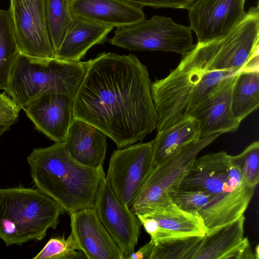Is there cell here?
Segmentation results:
<instances>
[{"instance_id": "31", "label": "cell", "mask_w": 259, "mask_h": 259, "mask_svg": "<svg viewBox=\"0 0 259 259\" xmlns=\"http://www.w3.org/2000/svg\"><path fill=\"white\" fill-rule=\"evenodd\" d=\"M11 125L9 124H0V137L10 129Z\"/></svg>"}, {"instance_id": "18", "label": "cell", "mask_w": 259, "mask_h": 259, "mask_svg": "<svg viewBox=\"0 0 259 259\" xmlns=\"http://www.w3.org/2000/svg\"><path fill=\"white\" fill-rule=\"evenodd\" d=\"M69 154L86 166L102 167L107 147L106 136L95 126L74 119L65 141Z\"/></svg>"}, {"instance_id": "7", "label": "cell", "mask_w": 259, "mask_h": 259, "mask_svg": "<svg viewBox=\"0 0 259 259\" xmlns=\"http://www.w3.org/2000/svg\"><path fill=\"white\" fill-rule=\"evenodd\" d=\"M190 26L171 18L154 15L138 22L117 27L109 40L114 46L134 51H162L185 54L194 46Z\"/></svg>"}, {"instance_id": "29", "label": "cell", "mask_w": 259, "mask_h": 259, "mask_svg": "<svg viewBox=\"0 0 259 259\" xmlns=\"http://www.w3.org/2000/svg\"><path fill=\"white\" fill-rule=\"evenodd\" d=\"M255 259L247 237L242 241L225 256V259Z\"/></svg>"}, {"instance_id": "32", "label": "cell", "mask_w": 259, "mask_h": 259, "mask_svg": "<svg viewBox=\"0 0 259 259\" xmlns=\"http://www.w3.org/2000/svg\"><path fill=\"white\" fill-rule=\"evenodd\" d=\"M253 253L255 259H259V245L258 244L255 247V249Z\"/></svg>"}, {"instance_id": "10", "label": "cell", "mask_w": 259, "mask_h": 259, "mask_svg": "<svg viewBox=\"0 0 259 259\" xmlns=\"http://www.w3.org/2000/svg\"><path fill=\"white\" fill-rule=\"evenodd\" d=\"M15 38L21 54L55 58L47 29L45 0H10Z\"/></svg>"}, {"instance_id": "23", "label": "cell", "mask_w": 259, "mask_h": 259, "mask_svg": "<svg viewBox=\"0 0 259 259\" xmlns=\"http://www.w3.org/2000/svg\"><path fill=\"white\" fill-rule=\"evenodd\" d=\"M20 53L10 11L0 9V90H5L12 67Z\"/></svg>"}, {"instance_id": "24", "label": "cell", "mask_w": 259, "mask_h": 259, "mask_svg": "<svg viewBox=\"0 0 259 259\" xmlns=\"http://www.w3.org/2000/svg\"><path fill=\"white\" fill-rule=\"evenodd\" d=\"M71 0H45L46 21L51 43L56 55L74 19Z\"/></svg>"}, {"instance_id": "30", "label": "cell", "mask_w": 259, "mask_h": 259, "mask_svg": "<svg viewBox=\"0 0 259 259\" xmlns=\"http://www.w3.org/2000/svg\"><path fill=\"white\" fill-rule=\"evenodd\" d=\"M153 246L154 243L150 241L137 251L132 253L127 259H150Z\"/></svg>"}, {"instance_id": "25", "label": "cell", "mask_w": 259, "mask_h": 259, "mask_svg": "<svg viewBox=\"0 0 259 259\" xmlns=\"http://www.w3.org/2000/svg\"><path fill=\"white\" fill-rule=\"evenodd\" d=\"M203 237L192 236L154 244L150 259H193Z\"/></svg>"}, {"instance_id": "6", "label": "cell", "mask_w": 259, "mask_h": 259, "mask_svg": "<svg viewBox=\"0 0 259 259\" xmlns=\"http://www.w3.org/2000/svg\"><path fill=\"white\" fill-rule=\"evenodd\" d=\"M63 208L38 189H0V239L7 246L42 240L55 229Z\"/></svg>"}, {"instance_id": "9", "label": "cell", "mask_w": 259, "mask_h": 259, "mask_svg": "<svg viewBox=\"0 0 259 259\" xmlns=\"http://www.w3.org/2000/svg\"><path fill=\"white\" fill-rule=\"evenodd\" d=\"M153 140L115 150L109 163L106 181L118 200L131 208L155 166Z\"/></svg>"}, {"instance_id": "13", "label": "cell", "mask_w": 259, "mask_h": 259, "mask_svg": "<svg viewBox=\"0 0 259 259\" xmlns=\"http://www.w3.org/2000/svg\"><path fill=\"white\" fill-rule=\"evenodd\" d=\"M154 244L207 233L202 219L185 211L174 202L155 206L137 214Z\"/></svg>"}, {"instance_id": "27", "label": "cell", "mask_w": 259, "mask_h": 259, "mask_svg": "<svg viewBox=\"0 0 259 259\" xmlns=\"http://www.w3.org/2000/svg\"><path fill=\"white\" fill-rule=\"evenodd\" d=\"M245 184L255 188L259 181V142L255 141L248 146L241 153L232 156Z\"/></svg>"}, {"instance_id": "21", "label": "cell", "mask_w": 259, "mask_h": 259, "mask_svg": "<svg viewBox=\"0 0 259 259\" xmlns=\"http://www.w3.org/2000/svg\"><path fill=\"white\" fill-rule=\"evenodd\" d=\"M244 215L205 234L193 259H225L244 238Z\"/></svg>"}, {"instance_id": "1", "label": "cell", "mask_w": 259, "mask_h": 259, "mask_svg": "<svg viewBox=\"0 0 259 259\" xmlns=\"http://www.w3.org/2000/svg\"><path fill=\"white\" fill-rule=\"evenodd\" d=\"M88 61L74 119L95 126L119 149L142 142L158 124L146 66L133 54L103 52Z\"/></svg>"}, {"instance_id": "17", "label": "cell", "mask_w": 259, "mask_h": 259, "mask_svg": "<svg viewBox=\"0 0 259 259\" xmlns=\"http://www.w3.org/2000/svg\"><path fill=\"white\" fill-rule=\"evenodd\" d=\"M70 10L74 19L113 28L145 18L142 9L117 0H71Z\"/></svg>"}, {"instance_id": "11", "label": "cell", "mask_w": 259, "mask_h": 259, "mask_svg": "<svg viewBox=\"0 0 259 259\" xmlns=\"http://www.w3.org/2000/svg\"><path fill=\"white\" fill-rule=\"evenodd\" d=\"M94 208L105 229L121 251L123 259L135 251L141 224L131 208L117 198L105 177L97 189Z\"/></svg>"}, {"instance_id": "16", "label": "cell", "mask_w": 259, "mask_h": 259, "mask_svg": "<svg viewBox=\"0 0 259 259\" xmlns=\"http://www.w3.org/2000/svg\"><path fill=\"white\" fill-rule=\"evenodd\" d=\"M74 99L60 94L34 99L23 110L36 128L56 143L65 142L74 120Z\"/></svg>"}, {"instance_id": "12", "label": "cell", "mask_w": 259, "mask_h": 259, "mask_svg": "<svg viewBox=\"0 0 259 259\" xmlns=\"http://www.w3.org/2000/svg\"><path fill=\"white\" fill-rule=\"evenodd\" d=\"M245 0H195L187 9L197 43L223 38L245 17Z\"/></svg>"}, {"instance_id": "5", "label": "cell", "mask_w": 259, "mask_h": 259, "mask_svg": "<svg viewBox=\"0 0 259 259\" xmlns=\"http://www.w3.org/2000/svg\"><path fill=\"white\" fill-rule=\"evenodd\" d=\"M88 61L31 57L21 53L11 70L5 92L23 109L41 96L60 94L74 99Z\"/></svg>"}, {"instance_id": "4", "label": "cell", "mask_w": 259, "mask_h": 259, "mask_svg": "<svg viewBox=\"0 0 259 259\" xmlns=\"http://www.w3.org/2000/svg\"><path fill=\"white\" fill-rule=\"evenodd\" d=\"M254 190L245 184L239 167L225 151L196 158L179 186V190L202 191L210 196L208 233L244 215Z\"/></svg>"}, {"instance_id": "2", "label": "cell", "mask_w": 259, "mask_h": 259, "mask_svg": "<svg viewBox=\"0 0 259 259\" xmlns=\"http://www.w3.org/2000/svg\"><path fill=\"white\" fill-rule=\"evenodd\" d=\"M208 45L197 42L165 77L152 82V96L158 116L157 132L190 117L217 83L237 73L212 70Z\"/></svg>"}, {"instance_id": "28", "label": "cell", "mask_w": 259, "mask_h": 259, "mask_svg": "<svg viewBox=\"0 0 259 259\" xmlns=\"http://www.w3.org/2000/svg\"><path fill=\"white\" fill-rule=\"evenodd\" d=\"M21 110L5 92L0 93V124L12 125L16 123Z\"/></svg>"}, {"instance_id": "26", "label": "cell", "mask_w": 259, "mask_h": 259, "mask_svg": "<svg viewBox=\"0 0 259 259\" xmlns=\"http://www.w3.org/2000/svg\"><path fill=\"white\" fill-rule=\"evenodd\" d=\"M78 247L71 233L67 238L64 235L50 239L33 259H81L87 258Z\"/></svg>"}, {"instance_id": "22", "label": "cell", "mask_w": 259, "mask_h": 259, "mask_svg": "<svg viewBox=\"0 0 259 259\" xmlns=\"http://www.w3.org/2000/svg\"><path fill=\"white\" fill-rule=\"evenodd\" d=\"M232 110L240 122L259 106L258 66L245 68L239 72L231 98Z\"/></svg>"}, {"instance_id": "14", "label": "cell", "mask_w": 259, "mask_h": 259, "mask_svg": "<svg viewBox=\"0 0 259 259\" xmlns=\"http://www.w3.org/2000/svg\"><path fill=\"white\" fill-rule=\"evenodd\" d=\"M239 72L217 83L192 113L190 117L195 118L199 123L200 138L237 131L241 122L233 115L231 98Z\"/></svg>"}, {"instance_id": "15", "label": "cell", "mask_w": 259, "mask_h": 259, "mask_svg": "<svg viewBox=\"0 0 259 259\" xmlns=\"http://www.w3.org/2000/svg\"><path fill=\"white\" fill-rule=\"evenodd\" d=\"M71 233L88 259H123L119 247L100 221L94 207L72 211Z\"/></svg>"}, {"instance_id": "19", "label": "cell", "mask_w": 259, "mask_h": 259, "mask_svg": "<svg viewBox=\"0 0 259 259\" xmlns=\"http://www.w3.org/2000/svg\"><path fill=\"white\" fill-rule=\"evenodd\" d=\"M113 29L111 27L74 19L55 58L80 61L92 47L104 43Z\"/></svg>"}, {"instance_id": "8", "label": "cell", "mask_w": 259, "mask_h": 259, "mask_svg": "<svg viewBox=\"0 0 259 259\" xmlns=\"http://www.w3.org/2000/svg\"><path fill=\"white\" fill-rule=\"evenodd\" d=\"M221 135L214 134L201 138L155 166L131 208L134 213L172 202L181 181L198 153Z\"/></svg>"}, {"instance_id": "20", "label": "cell", "mask_w": 259, "mask_h": 259, "mask_svg": "<svg viewBox=\"0 0 259 259\" xmlns=\"http://www.w3.org/2000/svg\"><path fill=\"white\" fill-rule=\"evenodd\" d=\"M200 139L199 123L190 117L162 131L153 140L152 162H163L187 145Z\"/></svg>"}, {"instance_id": "3", "label": "cell", "mask_w": 259, "mask_h": 259, "mask_svg": "<svg viewBox=\"0 0 259 259\" xmlns=\"http://www.w3.org/2000/svg\"><path fill=\"white\" fill-rule=\"evenodd\" d=\"M35 186L59 203L69 214L93 207L103 167L94 168L75 160L65 142L34 148L27 157Z\"/></svg>"}]
</instances>
